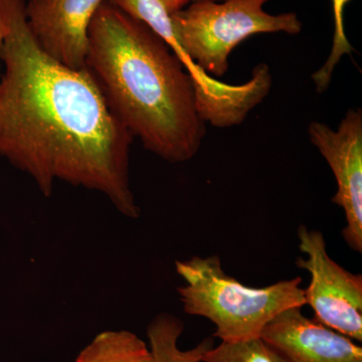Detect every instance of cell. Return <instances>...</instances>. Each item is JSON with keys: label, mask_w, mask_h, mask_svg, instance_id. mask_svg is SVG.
Returning a JSON list of instances; mask_svg holds the SVG:
<instances>
[{"label": "cell", "mask_w": 362, "mask_h": 362, "mask_svg": "<svg viewBox=\"0 0 362 362\" xmlns=\"http://www.w3.org/2000/svg\"><path fill=\"white\" fill-rule=\"evenodd\" d=\"M25 0H0L6 28L0 80V156L28 173L45 197L56 180L101 192L138 218L130 187L132 135L114 115L89 71L74 70L37 44Z\"/></svg>", "instance_id": "6da1fadb"}, {"label": "cell", "mask_w": 362, "mask_h": 362, "mask_svg": "<svg viewBox=\"0 0 362 362\" xmlns=\"http://www.w3.org/2000/svg\"><path fill=\"white\" fill-rule=\"evenodd\" d=\"M85 69L145 149L169 163L199 153L206 129L192 78L158 35L109 0L90 21Z\"/></svg>", "instance_id": "7a4b0ae2"}, {"label": "cell", "mask_w": 362, "mask_h": 362, "mask_svg": "<svg viewBox=\"0 0 362 362\" xmlns=\"http://www.w3.org/2000/svg\"><path fill=\"white\" fill-rule=\"evenodd\" d=\"M270 0H192L171 14L181 47L175 54L194 82L197 110L211 126H223L242 115L249 102L247 85L216 80L228 70L235 47L259 33L302 32L296 13L271 14L264 11Z\"/></svg>", "instance_id": "3957f363"}, {"label": "cell", "mask_w": 362, "mask_h": 362, "mask_svg": "<svg viewBox=\"0 0 362 362\" xmlns=\"http://www.w3.org/2000/svg\"><path fill=\"white\" fill-rule=\"evenodd\" d=\"M175 270L185 282L177 289L183 310L214 323V337L221 342L261 338L279 314L306 305L300 277L263 288L249 287L228 276L218 256L176 261Z\"/></svg>", "instance_id": "277c9868"}, {"label": "cell", "mask_w": 362, "mask_h": 362, "mask_svg": "<svg viewBox=\"0 0 362 362\" xmlns=\"http://www.w3.org/2000/svg\"><path fill=\"white\" fill-rule=\"evenodd\" d=\"M297 233L299 250L306 259H298L296 265L310 275L304 295L306 305L313 309L314 320L361 342L362 276L330 258L322 233L301 225Z\"/></svg>", "instance_id": "5b68a950"}, {"label": "cell", "mask_w": 362, "mask_h": 362, "mask_svg": "<svg viewBox=\"0 0 362 362\" xmlns=\"http://www.w3.org/2000/svg\"><path fill=\"white\" fill-rule=\"evenodd\" d=\"M312 144L330 166L337 183L332 202L341 207L346 226L342 237L350 249L362 252V112L351 109L337 130L312 121L308 127Z\"/></svg>", "instance_id": "8992f818"}, {"label": "cell", "mask_w": 362, "mask_h": 362, "mask_svg": "<svg viewBox=\"0 0 362 362\" xmlns=\"http://www.w3.org/2000/svg\"><path fill=\"white\" fill-rule=\"evenodd\" d=\"M105 0H25V18L37 44L74 70L85 69L88 30Z\"/></svg>", "instance_id": "52a82bcc"}, {"label": "cell", "mask_w": 362, "mask_h": 362, "mask_svg": "<svg viewBox=\"0 0 362 362\" xmlns=\"http://www.w3.org/2000/svg\"><path fill=\"white\" fill-rule=\"evenodd\" d=\"M290 308L276 316L261 339L286 362H362V349L354 340Z\"/></svg>", "instance_id": "ba28073f"}, {"label": "cell", "mask_w": 362, "mask_h": 362, "mask_svg": "<svg viewBox=\"0 0 362 362\" xmlns=\"http://www.w3.org/2000/svg\"><path fill=\"white\" fill-rule=\"evenodd\" d=\"M76 362H153L146 343L127 330L98 334L78 354Z\"/></svg>", "instance_id": "9c48e42d"}, {"label": "cell", "mask_w": 362, "mask_h": 362, "mask_svg": "<svg viewBox=\"0 0 362 362\" xmlns=\"http://www.w3.org/2000/svg\"><path fill=\"white\" fill-rule=\"evenodd\" d=\"M202 362H286L261 338L221 342L207 351Z\"/></svg>", "instance_id": "30bf717a"}, {"label": "cell", "mask_w": 362, "mask_h": 362, "mask_svg": "<svg viewBox=\"0 0 362 362\" xmlns=\"http://www.w3.org/2000/svg\"><path fill=\"white\" fill-rule=\"evenodd\" d=\"M350 0H332L333 16H334V35H333L332 49L327 61L319 70L312 75V81L315 85L316 92L322 94L329 87L335 68L344 54L351 56L354 49L345 35L343 13L344 7Z\"/></svg>", "instance_id": "8fae6325"}, {"label": "cell", "mask_w": 362, "mask_h": 362, "mask_svg": "<svg viewBox=\"0 0 362 362\" xmlns=\"http://www.w3.org/2000/svg\"><path fill=\"white\" fill-rule=\"evenodd\" d=\"M160 1L168 9V13L173 14L185 8L188 4H192V0H160Z\"/></svg>", "instance_id": "7c38bea8"}, {"label": "cell", "mask_w": 362, "mask_h": 362, "mask_svg": "<svg viewBox=\"0 0 362 362\" xmlns=\"http://www.w3.org/2000/svg\"><path fill=\"white\" fill-rule=\"evenodd\" d=\"M6 28L4 21L0 18V61H1L2 49H4V40H6Z\"/></svg>", "instance_id": "4fadbf2b"}, {"label": "cell", "mask_w": 362, "mask_h": 362, "mask_svg": "<svg viewBox=\"0 0 362 362\" xmlns=\"http://www.w3.org/2000/svg\"><path fill=\"white\" fill-rule=\"evenodd\" d=\"M211 1H223V0H211Z\"/></svg>", "instance_id": "5bb4252c"}]
</instances>
